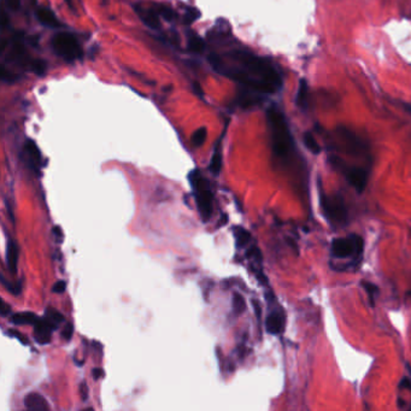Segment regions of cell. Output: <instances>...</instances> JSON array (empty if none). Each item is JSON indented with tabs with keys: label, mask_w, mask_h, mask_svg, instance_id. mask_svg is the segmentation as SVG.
<instances>
[{
	"label": "cell",
	"mask_w": 411,
	"mask_h": 411,
	"mask_svg": "<svg viewBox=\"0 0 411 411\" xmlns=\"http://www.w3.org/2000/svg\"><path fill=\"white\" fill-rule=\"evenodd\" d=\"M246 309V303L244 297L239 293H234L233 296V310L235 315H241Z\"/></svg>",
	"instance_id": "cell-24"
},
{
	"label": "cell",
	"mask_w": 411,
	"mask_h": 411,
	"mask_svg": "<svg viewBox=\"0 0 411 411\" xmlns=\"http://www.w3.org/2000/svg\"><path fill=\"white\" fill-rule=\"evenodd\" d=\"M65 3H67V4L69 5V8L71 9V10H74V7H73V4H71V0H65Z\"/></svg>",
	"instance_id": "cell-43"
},
{
	"label": "cell",
	"mask_w": 411,
	"mask_h": 411,
	"mask_svg": "<svg viewBox=\"0 0 411 411\" xmlns=\"http://www.w3.org/2000/svg\"><path fill=\"white\" fill-rule=\"evenodd\" d=\"M200 17V13L197 10V9L194 8H187L186 9V13H185V16H184V22L185 25L190 26L192 25L193 22H196V21Z\"/></svg>",
	"instance_id": "cell-26"
},
{
	"label": "cell",
	"mask_w": 411,
	"mask_h": 411,
	"mask_svg": "<svg viewBox=\"0 0 411 411\" xmlns=\"http://www.w3.org/2000/svg\"><path fill=\"white\" fill-rule=\"evenodd\" d=\"M8 58L10 59L11 62L17 63V64L21 65L28 64V56H27V51L25 46V34H23L22 32L16 33V34L14 35Z\"/></svg>",
	"instance_id": "cell-8"
},
{
	"label": "cell",
	"mask_w": 411,
	"mask_h": 411,
	"mask_svg": "<svg viewBox=\"0 0 411 411\" xmlns=\"http://www.w3.org/2000/svg\"><path fill=\"white\" fill-rule=\"evenodd\" d=\"M104 376V370L100 368H97V369H93V377H94V380H99L101 379V377Z\"/></svg>",
	"instance_id": "cell-39"
},
{
	"label": "cell",
	"mask_w": 411,
	"mask_h": 411,
	"mask_svg": "<svg viewBox=\"0 0 411 411\" xmlns=\"http://www.w3.org/2000/svg\"><path fill=\"white\" fill-rule=\"evenodd\" d=\"M9 25V19H8V14L5 11H3L2 15V28L5 29Z\"/></svg>",
	"instance_id": "cell-41"
},
{
	"label": "cell",
	"mask_w": 411,
	"mask_h": 411,
	"mask_svg": "<svg viewBox=\"0 0 411 411\" xmlns=\"http://www.w3.org/2000/svg\"><path fill=\"white\" fill-rule=\"evenodd\" d=\"M154 10L158 15H160L161 17H163L164 20L168 21V22H172V21L175 19V16H176L173 9L170 8L169 5H166V4H155Z\"/></svg>",
	"instance_id": "cell-20"
},
{
	"label": "cell",
	"mask_w": 411,
	"mask_h": 411,
	"mask_svg": "<svg viewBox=\"0 0 411 411\" xmlns=\"http://www.w3.org/2000/svg\"><path fill=\"white\" fill-rule=\"evenodd\" d=\"M265 329L269 334L278 335L284 331V315L279 311L269 314L265 320Z\"/></svg>",
	"instance_id": "cell-13"
},
{
	"label": "cell",
	"mask_w": 411,
	"mask_h": 411,
	"mask_svg": "<svg viewBox=\"0 0 411 411\" xmlns=\"http://www.w3.org/2000/svg\"><path fill=\"white\" fill-rule=\"evenodd\" d=\"M234 236H235L236 246H238L239 248L245 247V246L248 245V242L251 241L250 232H247V230L242 227L234 228Z\"/></svg>",
	"instance_id": "cell-19"
},
{
	"label": "cell",
	"mask_w": 411,
	"mask_h": 411,
	"mask_svg": "<svg viewBox=\"0 0 411 411\" xmlns=\"http://www.w3.org/2000/svg\"><path fill=\"white\" fill-rule=\"evenodd\" d=\"M303 140H304L305 146H307V149L311 152V154H314V155L321 154V146L319 145V143H317V140L315 139V136L313 134L308 131V133H305L304 136H303Z\"/></svg>",
	"instance_id": "cell-22"
},
{
	"label": "cell",
	"mask_w": 411,
	"mask_h": 411,
	"mask_svg": "<svg viewBox=\"0 0 411 411\" xmlns=\"http://www.w3.org/2000/svg\"><path fill=\"white\" fill-rule=\"evenodd\" d=\"M25 155H26V160L27 162H28L29 167L37 172L39 168H40V164H41V154H40V151H39L37 144L33 142V140H27L26 142Z\"/></svg>",
	"instance_id": "cell-11"
},
{
	"label": "cell",
	"mask_w": 411,
	"mask_h": 411,
	"mask_svg": "<svg viewBox=\"0 0 411 411\" xmlns=\"http://www.w3.org/2000/svg\"><path fill=\"white\" fill-rule=\"evenodd\" d=\"M266 119L271 135L272 151L277 157L286 158L293 146V140L284 113L277 107H270L266 111Z\"/></svg>",
	"instance_id": "cell-1"
},
{
	"label": "cell",
	"mask_w": 411,
	"mask_h": 411,
	"mask_svg": "<svg viewBox=\"0 0 411 411\" xmlns=\"http://www.w3.org/2000/svg\"><path fill=\"white\" fill-rule=\"evenodd\" d=\"M252 304H253V308H254V313H256V316H257V319H258V321L260 320V316H262V309H260V305H259V303H258L257 301H252Z\"/></svg>",
	"instance_id": "cell-37"
},
{
	"label": "cell",
	"mask_w": 411,
	"mask_h": 411,
	"mask_svg": "<svg viewBox=\"0 0 411 411\" xmlns=\"http://www.w3.org/2000/svg\"><path fill=\"white\" fill-rule=\"evenodd\" d=\"M399 387H400V389H411V380L409 377H403L400 383H399Z\"/></svg>",
	"instance_id": "cell-36"
},
{
	"label": "cell",
	"mask_w": 411,
	"mask_h": 411,
	"mask_svg": "<svg viewBox=\"0 0 411 411\" xmlns=\"http://www.w3.org/2000/svg\"><path fill=\"white\" fill-rule=\"evenodd\" d=\"M35 15H37V19L39 20V22H40L41 25H44L45 27H49V28L53 29H57L58 27H61L59 20L57 19V16L53 14V11L50 10L49 8L45 7L38 8Z\"/></svg>",
	"instance_id": "cell-12"
},
{
	"label": "cell",
	"mask_w": 411,
	"mask_h": 411,
	"mask_svg": "<svg viewBox=\"0 0 411 411\" xmlns=\"http://www.w3.org/2000/svg\"><path fill=\"white\" fill-rule=\"evenodd\" d=\"M407 295H409V296L411 297V290H410V292H409V293H407Z\"/></svg>",
	"instance_id": "cell-44"
},
{
	"label": "cell",
	"mask_w": 411,
	"mask_h": 411,
	"mask_svg": "<svg viewBox=\"0 0 411 411\" xmlns=\"http://www.w3.org/2000/svg\"><path fill=\"white\" fill-rule=\"evenodd\" d=\"M331 163L335 169L341 172V174L345 176V179L347 180V182H349L358 193H361V192L365 190L369 180V172L367 169L361 167L347 166L346 163H344L340 158L335 157V156L331 157Z\"/></svg>",
	"instance_id": "cell-6"
},
{
	"label": "cell",
	"mask_w": 411,
	"mask_h": 411,
	"mask_svg": "<svg viewBox=\"0 0 411 411\" xmlns=\"http://www.w3.org/2000/svg\"><path fill=\"white\" fill-rule=\"evenodd\" d=\"M65 290H67V283L64 280L57 281L52 287V292L57 293V295H62V293L65 292Z\"/></svg>",
	"instance_id": "cell-31"
},
{
	"label": "cell",
	"mask_w": 411,
	"mask_h": 411,
	"mask_svg": "<svg viewBox=\"0 0 411 411\" xmlns=\"http://www.w3.org/2000/svg\"><path fill=\"white\" fill-rule=\"evenodd\" d=\"M188 49L196 53H202L205 50V41L196 33L188 34Z\"/></svg>",
	"instance_id": "cell-18"
},
{
	"label": "cell",
	"mask_w": 411,
	"mask_h": 411,
	"mask_svg": "<svg viewBox=\"0 0 411 411\" xmlns=\"http://www.w3.org/2000/svg\"><path fill=\"white\" fill-rule=\"evenodd\" d=\"M7 264L8 269L11 274L17 272V264H19V246L13 240H10L8 244L7 250Z\"/></svg>",
	"instance_id": "cell-15"
},
{
	"label": "cell",
	"mask_w": 411,
	"mask_h": 411,
	"mask_svg": "<svg viewBox=\"0 0 411 411\" xmlns=\"http://www.w3.org/2000/svg\"><path fill=\"white\" fill-rule=\"evenodd\" d=\"M10 311H11V308H10V305H8L7 303L5 302H3V305H2V316H8L9 314H10Z\"/></svg>",
	"instance_id": "cell-40"
},
{
	"label": "cell",
	"mask_w": 411,
	"mask_h": 411,
	"mask_svg": "<svg viewBox=\"0 0 411 411\" xmlns=\"http://www.w3.org/2000/svg\"><path fill=\"white\" fill-rule=\"evenodd\" d=\"M5 2H7L8 8L10 9L11 11H17L20 9L21 0H5Z\"/></svg>",
	"instance_id": "cell-35"
},
{
	"label": "cell",
	"mask_w": 411,
	"mask_h": 411,
	"mask_svg": "<svg viewBox=\"0 0 411 411\" xmlns=\"http://www.w3.org/2000/svg\"><path fill=\"white\" fill-rule=\"evenodd\" d=\"M9 335H10V337H13V338H16L17 340H20L23 345H28V340H27L25 337H22V335H21L17 331H14V329H11V331H9Z\"/></svg>",
	"instance_id": "cell-34"
},
{
	"label": "cell",
	"mask_w": 411,
	"mask_h": 411,
	"mask_svg": "<svg viewBox=\"0 0 411 411\" xmlns=\"http://www.w3.org/2000/svg\"><path fill=\"white\" fill-rule=\"evenodd\" d=\"M46 63L43 59H35L34 62H32V70L37 75H44L46 71Z\"/></svg>",
	"instance_id": "cell-28"
},
{
	"label": "cell",
	"mask_w": 411,
	"mask_h": 411,
	"mask_svg": "<svg viewBox=\"0 0 411 411\" xmlns=\"http://www.w3.org/2000/svg\"><path fill=\"white\" fill-rule=\"evenodd\" d=\"M361 285H362L363 289H364L365 292H367L370 305H371V307H375V298H376V296L379 295L380 289L375 284H371V283H369V281H365V280L361 281Z\"/></svg>",
	"instance_id": "cell-21"
},
{
	"label": "cell",
	"mask_w": 411,
	"mask_h": 411,
	"mask_svg": "<svg viewBox=\"0 0 411 411\" xmlns=\"http://www.w3.org/2000/svg\"><path fill=\"white\" fill-rule=\"evenodd\" d=\"M246 256L247 257H252L253 258V259H256L257 262H260V260H262V253H260V251H259V248L258 247H252L250 251L247 252V253H246Z\"/></svg>",
	"instance_id": "cell-32"
},
{
	"label": "cell",
	"mask_w": 411,
	"mask_h": 411,
	"mask_svg": "<svg viewBox=\"0 0 411 411\" xmlns=\"http://www.w3.org/2000/svg\"><path fill=\"white\" fill-rule=\"evenodd\" d=\"M319 197H320V205L322 209V214L325 215L326 220L332 224V226H344L349 221V212L345 205L344 199L338 194L333 196H327L323 191L321 182H319Z\"/></svg>",
	"instance_id": "cell-3"
},
{
	"label": "cell",
	"mask_w": 411,
	"mask_h": 411,
	"mask_svg": "<svg viewBox=\"0 0 411 411\" xmlns=\"http://www.w3.org/2000/svg\"><path fill=\"white\" fill-rule=\"evenodd\" d=\"M53 233L56 234V236L57 238H58L59 236V239H62L63 238V233H62V229L59 227H55L53 228Z\"/></svg>",
	"instance_id": "cell-42"
},
{
	"label": "cell",
	"mask_w": 411,
	"mask_h": 411,
	"mask_svg": "<svg viewBox=\"0 0 411 411\" xmlns=\"http://www.w3.org/2000/svg\"><path fill=\"white\" fill-rule=\"evenodd\" d=\"M193 92L196 93L199 98H203L204 97V92H203V88L202 86L199 85V82H194L193 83Z\"/></svg>",
	"instance_id": "cell-38"
},
{
	"label": "cell",
	"mask_w": 411,
	"mask_h": 411,
	"mask_svg": "<svg viewBox=\"0 0 411 411\" xmlns=\"http://www.w3.org/2000/svg\"><path fill=\"white\" fill-rule=\"evenodd\" d=\"M206 136H208L206 128L205 127L198 128L193 133V135H192V144H193L196 148H200V146H203L204 143H205Z\"/></svg>",
	"instance_id": "cell-23"
},
{
	"label": "cell",
	"mask_w": 411,
	"mask_h": 411,
	"mask_svg": "<svg viewBox=\"0 0 411 411\" xmlns=\"http://www.w3.org/2000/svg\"><path fill=\"white\" fill-rule=\"evenodd\" d=\"M52 47L55 52L68 62H74L82 57V49L74 35L62 32L52 38Z\"/></svg>",
	"instance_id": "cell-7"
},
{
	"label": "cell",
	"mask_w": 411,
	"mask_h": 411,
	"mask_svg": "<svg viewBox=\"0 0 411 411\" xmlns=\"http://www.w3.org/2000/svg\"><path fill=\"white\" fill-rule=\"evenodd\" d=\"M190 180L192 188L194 190V198H196L200 217L204 222H208L212 215V199H214L209 182L197 170L191 173Z\"/></svg>",
	"instance_id": "cell-4"
},
{
	"label": "cell",
	"mask_w": 411,
	"mask_h": 411,
	"mask_svg": "<svg viewBox=\"0 0 411 411\" xmlns=\"http://www.w3.org/2000/svg\"><path fill=\"white\" fill-rule=\"evenodd\" d=\"M25 405L26 407L31 410H49L50 405L47 403V400L45 399L43 395L39 394V393H29L28 395H26L25 398Z\"/></svg>",
	"instance_id": "cell-14"
},
{
	"label": "cell",
	"mask_w": 411,
	"mask_h": 411,
	"mask_svg": "<svg viewBox=\"0 0 411 411\" xmlns=\"http://www.w3.org/2000/svg\"><path fill=\"white\" fill-rule=\"evenodd\" d=\"M234 61H236L246 69L247 73H250L253 76L262 79L266 82L271 83L279 89L283 86V80H281L280 74L278 73L277 69L272 67V64L266 59L260 58L253 53L246 52V51H235V52L229 55Z\"/></svg>",
	"instance_id": "cell-2"
},
{
	"label": "cell",
	"mask_w": 411,
	"mask_h": 411,
	"mask_svg": "<svg viewBox=\"0 0 411 411\" xmlns=\"http://www.w3.org/2000/svg\"><path fill=\"white\" fill-rule=\"evenodd\" d=\"M221 168H222V156H221V152L218 151V150H216V152L211 158V162H210V170H211V173L214 174V175L217 176L221 172Z\"/></svg>",
	"instance_id": "cell-25"
},
{
	"label": "cell",
	"mask_w": 411,
	"mask_h": 411,
	"mask_svg": "<svg viewBox=\"0 0 411 411\" xmlns=\"http://www.w3.org/2000/svg\"><path fill=\"white\" fill-rule=\"evenodd\" d=\"M57 325L51 321L49 317H41L38 319L34 325V339L38 344L46 345L51 341V335L52 332L57 329Z\"/></svg>",
	"instance_id": "cell-9"
},
{
	"label": "cell",
	"mask_w": 411,
	"mask_h": 411,
	"mask_svg": "<svg viewBox=\"0 0 411 411\" xmlns=\"http://www.w3.org/2000/svg\"><path fill=\"white\" fill-rule=\"evenodd\" d=\"M79 391H80V395H81V398H82V400L87 401V399H88V386H87L86 382L80 383Z\"/></svg>",
	"instance_id": "cell-33"
},
{
	"label": "cell",
	"mask_w": 411,
	"mask_h": 411,
	"mask_svg": "<svg viewBox=\"0 0 411 411\" xmlns=\"http://www.w3.org/2000/svg\"><path fill=\"white\" fill-rule=\"evenodd\" d=\"M296 103L301 109H308L309 106V86L304 79H302L301 82H299Z\"/></svg>",
	"instance_id": "cell-17"
},
{
	"label": "cell",
	"mask_w": 411,
	"mask_h": 411,
	"mask_svg": "<svg viewBox=\"0 0 411 411\" xmlns=\"http://www.w3.org/2000/svg\"><path fill=\"white\" fill-rule=\"evenodd\" d=\"M135 13L140 17V20L145 23L152 31H158L161 28L160 15H158L154 9H145L140 5H135Z\"/></svg>",
	"instance_id": "cell-10"
},
{
	"label": "cell",
	"mask_w": 411,
	"mask_h": 411,
	"mask_svg": "<svg viewBox=\"0 0 411 411\" xmlns=\"http://www.w3.org/2000/svg\"><path fill=\"white\" fill-rule=\"evenodd\" d=\"M364 241L362 236L351 234L347 238H338L332 241V256L335 258H355L358 264L363 258Z\"/></svg>",
	"instance_id": "cell-5"
},
{
	"label": "cell",
	"mask_w": 411,
	"mask_h": 411,
	"mask_svg": "<svg viewBox=\"0 0 411 411\" xmlns=\"http://www.w3.org/2000/svg\"><path fill=\"white\" fill-rule=\"evenodd\" d=\"M45 316L49 317V319H50L51 321H52V322L55 323V325H57V326H59L62 322H64V316H63V315H62L61 313H59V311H57V310H55V309H52V308L46 309V313H45Z\"/></svg>",
	"instance_id": "cell-27"
},
{
	"label": "cell",
	"mask_w": 411,
	"mask_h": 411,
	"mask_svg": "<svg viewBox=\"0 0 411 411\" xmlns=\"http://www.w3.org/2000/svg\"><path fill=\"white\" fill-rule=\"evenodd\" d=\"M11 322L16 326H25V325H35L38 321L37 315L29 311H23V313H17L11 316Z\"/></svg>",
	"instance_id": "cell-16"
},
{
	"label": "cell",
	"mask_w": 411,
	"mask_h": 411,
	"mask_svg": "<svg viewBox=\"0 0 411 411\" xmlns=\"http://www.w3.org/2000/svg\"><path fill=\"white\" fill-rule=\"evenodd\" d=\"M73 333H74L73 325H71V323H67V325L64 326V328H63L61 335L64 340L69 341L71 339V337H73Z\"/></svg>",
	"instance_id": "cell-29"
},
{
	"label": "cell",
	"mask_w": 411,
	"mask_h": 411,
	"mask_svg": "<svg viewBox=\"0 0 411 411\" xmlns=\"http://www.w3.org/2000/svg\"><path fill=\"white\" fill-rule=\"evenodd\" d=\"M2 79L3 81H5V82H14V81H16L19 79V76L15 74H11L9 73V71L5 69L4 65L2 67Z\"/></svg>",
	"instance_id": "cell-30"
}]
</instances>
